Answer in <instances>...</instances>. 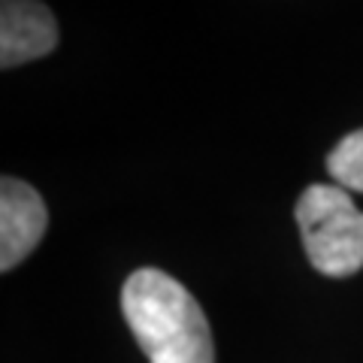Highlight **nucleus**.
Wrapping results in <instances>:
<instances>
[{"label": "nucleus", "mask_w": 363, "mask_h": 363, "mask_svg": "<svg viewBox=\"0 0 363 363\" xmlns=\"http://www.w3.org/2000/svg\"><path fill=\"white\" fill-rule=\"evenodd\" d=\"M297 227L309 264L330 279L363 269V212L339 185H309L297 200Z\"/></svg>", "instance_id": "obj_2"}, {"label": "nucleus", "mask_w": 363, "mask_h": 363, "mask_svg": "<svg viewBox=\"0 0 363 363\" xmlns=\"http://www.w3.org/2000/svg\"><path fill=\"white\" fill-rule=\"evenodd\" d=\"M49 212L28 182L6 176L0 185V269L9 272L40 245Z\"/></svg>", "instance_id": "obj_3"}, {"label": "nucleus", "mask_w": 363, "mask_h": 363, "mask_svg": "<svg viewBox=\"0 0 363 363\" xmlns=\"http://www.w3.org/2000/svg\"><path fill=\"white\" fill-rule=\"evenodd\" d=\"M327 169L339 182V188L363 194V128L333 145V152L327 155Z\"/></svg>", "instance_id": "obj_5"}, {"label": "nucleus", "mask_w": 363, "mask_h": 363, "mask_svg": "<svg viewBox=\"0 0 363 363\" xmlns=\"http://www.w3.org/2000/svg\"><path fill=\"white\" fill-rule=\"evenodd\" d=\"M121 312L149 363H215L206 312L179 279L136 269L121 288Z\"/></svg>", "instance_id": "obj_1"}, {"label": "nucleus", "mask_w": 363, "mask_h": 363, "mask_svg": "<svg viewBox=\"0 0 363 363\" xmlns=\"http://www.w3.org/2000/svg\"><path fill=\"white\" fill-rule=\"evenodd\" d=\"M58 45V25L45 4L6 0L0 6V67L37 61Z\"/></svg>", "instance_id": "obj_4"}]
</instances>
